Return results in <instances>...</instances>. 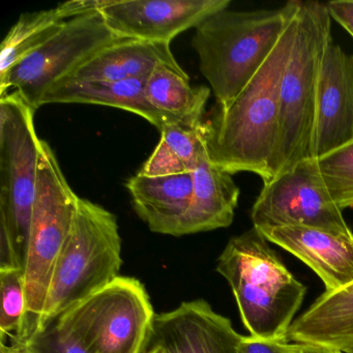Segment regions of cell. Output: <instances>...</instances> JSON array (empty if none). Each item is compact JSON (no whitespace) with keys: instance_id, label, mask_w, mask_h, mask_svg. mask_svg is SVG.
I'll return each instance as SVG.
<instances>
[{"instance_id":"obj_19","label":"cell","mask_w":353,"mask_h":353,"mask_svg":"<svg viewBox=\"0 0 353 353\" xmlns=\"http://www.w3.org/2000/svg\"><path fill=\"white\" fill-rule=\"evenodd\" d=\"M144 84L145 80H61L47 90L41 101V107L48 104H92L112 107L143 117L161 132L169 125L168 121L148 102Z\"/></svg>"},{"instance_id":"obj_31","label":"cell","mask_w":353,"mask_h":353,"mask_svg":"<svg viewBox=\"0 0 353 353\" xmlns=\"http://www.w3.org/2000/svg\"><path fill=\"white\" fill-rule=\"evenodd\" d=\"M345 353H353V350L348 351V352H345Z\"/></svg>"},{"instance_id":"obj_18","label":"cell","mask_w":353,"mask_h":353,"mask_svg":"<svg viewBox=\"0 0 353 353\" xmlns=\"http://www.w3.org/2000/svg\"><path fill=\"white\" fill-rule=\"evenodd\" d=\"M287 341L353 350V282L318 297L293 321Z\"/></svg>"},{"instance_id":"obj_12","label":"cell","mask_w":353,"mask_h":353,"mask_svg":"<svg viewBox=\"0 0 353 353\" xmlns=\"http://www.w3.org/2000/svg\"><path fill=\"white\" fill-rule=\"evenodd\" d=\"M243 336L228 318L214 312L208 301L197 299L156 314L145 351L160 348L164 353H239Z\"/></svg>"},{"instance_id":"obj_24","label":"cell","mask_w":353,"mask_h":353,"mask_svg":"<svg viewBox=\"0 0 353 353\" xmlns=\"http://www.w3.org/2000/svg\"><path fill=\"white\" fill-rule=\"evenodd\" d=\"M322 181L341 210L353 208V139L317 159Z\"/></svg>"},{"instance_id":"obj_17","label":"cell","mask_w":353,"mask_h":353,"mask_svg":"<svg viewBox=\"0 0 353 353\" xmlns=\"http://www.w3.org/2000/svg\"><path fill=\"white\" fill-rule=\"evenodd\" d=\"M193 179V197L181 220L179 236L230 226L239 198L232 174L214 165L205 154Z\"/></svg>"},{"instance_id":"obj_6","label":"cell","mask_w":353,"mask_h":353,"mask_svg":"<svg viewBox=\"0 0 353 353\" xmlns=\"http://www.w3.org/2000/svg\"><path fill=\"white\" fill-rule=\"evenodd\" d=\"M121 239L115 214L79 198L53 270L40 328L119 276Z\"/></svg>"},{"instance_id":"obj_30","label":"cell","mask_w":353,"mask_h":353,"mask_svg":"<svg viewBox=\"0 0 353 353\" xmlns=\"http://www.w3.org/2000/svg\"><path fill=\"white\" fill-rule=\"evenodd\" d=\"M144 353H164L163 352L162 349L160 348H152L150 349V350H146Z\"/></svg>"},{"instance_id":"obj_4","label":"cell","mask_w":353,"mask_h":353,"mask_svg":"<svg viewBox=\"0 0 353 353\" xmlns=\"http://www.w3.org/2000/svg\"><path fill=\"white\" fill-rule=\"evenodd\" d=\"M332 42L326 5L301 1L294 43L281 80L276 176L316 159V107L324 57Z\"/></svg>"},{"instance_id":"obj_27","label":"cell","mask_w":353,"mask_h":353,"mask_svg":"<svg viewBox=\"0 0 353 353\" xmlns=\"http://www.w3.org/2000/svg\"><path fill=\"white\" fill-rule=\"evenodd\" d=\"M332 19L336 20L353 38V0H332L326 3Z\"/></svg>"},{"instance_id":"obj_3","label":"cell","mask_w":353,"mask_h":353,"mask_svg":"<svg viewBox=\"0 0 353 353\" xmlns=\"http://www.w3.org/2000/svg\"><path fill=\"white\" fill-rule=\"evenodd\" d=\"M268 243L255 227L232 237L219 258L216 272L230 285L250 336L287 340L307 288Z\"/></svg>"},{"instance_id":"obj_11","label":"cell","mask_w":353,"mask_h":353,"mask_svg":"<svg viewBox=\"0 0 353 353\" xmlns=\"http://www.w3.org/2000/svg\"><path fill=\"white\" fill-rule=\"evenodd\" d=\"M230 5V0H104L100 12L119 38L170 44Z\"/></svg>"},{"instance_id":"obj_28","label":"cell","mask_w":353,"mask_h":353,"mask_svg":"<svg viewBox=\"0 0 353 353\" xmlns=\"http://www.w3.org/2000/svg\"><path fill=\"white\" fill-rule=\"evenodd\" d=\"M296 349L293 353H344L338 349L330 348L322 345L301 344V343H296Z\"/></svg>"},{"instance_id":"obj_10","label":"cell","mask_w":353,"mask_h":353,"mask_svg":"<svg viewBox=\"0 0 353 353\" xmlns=\"http://www.w3.org/2000/svg\"><path fill=\"white\" fill-rule=\"evenodd\" d=\"M253 227H305L350 234L342 210L330 197L317 159L301 161L263 183L251 212Z\"/></svg>"},{"instance_id":"obj_21","label":"cell","mask_w":353,"mask_h":353,"mask_svg":"<svg viewBox=\"0 0 353 353\" xmlns=\"http://www.w3.org/2000/svg\"><path fill=\"white\" fill-rule=\"evenodd\" d=\"M144 92L150 104L171 123L199 125L203 121L210 88L192 86L183 68L161 65L145 80Z\"/></svg>"},{"instance_id":"obj_25","label":"cell","mask_w":353,"mask_h":353,"mask_svg":"<svg viewBox=\"0 0 353 353\" xmlns=\"http://www.w3.org/2000/svg\"><path fill=\"white\" fill-rule=\"evenodd\" d=\"M11 345L26 353H88L57 318L46 322L24 342Z\"/></svg>"},{"instance_id":"obj_29","label":"cell","mask_w":353,"mask_h":353,"mask_svg":"<svg viewBox=\"0 0 353 353\" xmlns=\"http://www.w3.org/2000/svg\"><path fill=\"white\" fill-rule=\"evenodd\" d=\"M0 353H26L17 345H3L0 348Z\"/></svg>"},{"instance_id":"obj_23","label":"cell","mask_w":353,"mask_h":353,"mask_svg":"<svg viewBox=\"0 0 353 353\" xmlns=\"http://www.w3.org/2000/svg\"><path fill=\"white\" fill-rule=\"evenodd\" d=\"M0 290L1 344L6 342V339H11V344H16L21 340L28 312L24 270L20 268H1Z\"/></svg>"},{"instance_id":"obj_9","label":"cell","mask_w":353,"mask_h":353,"mask_svg":"<svg viewBox=\"0 0 353 353\" xmlns=\"http://www.w3.org/2000/svg\"><path fill=\"white\" fill-rule=\"evenodd\" d=\"M117 39L100 11L72 18L51 40L0 78V97L14 90L37 110L51 86Z\"/></svg>"},{"instance_id":"obj_13","label":"cell","mask_w":353,"mask_h":353,"mask_svg":"<svg viewBox=\"0 0 353 353\" xmlns=\"http://www.w3.org/2000/svg\"><path fill=\"white\" fill-rule=\"evenodd\" d=\"M353 139V55L334 42L324 57L316 107V159Z\"/></svg>"},{"instance_id":"obj_8","label":"cell","mask_w":353,"mask_h":353,"mask_svg":"<svg viewBox=\"0 0 353 353\" xmlns=\"http://www.w3.org/2000/svg\"><path fill=\"white\" fill-rule=\"evenodd\" d=\"M154 316L142 283L119 276L57 319L88 353H144Z\"/></svg>"},{"instance_id":"obj_22","label":"cell","mask_w":353,"mask_h":353,"mask_svg":"<svg viewBox=\"0 0 353 353\" xmlns=\"http://www.w3.org/2000/svg\"><path fill=\"white\" fill-rule=\"evenodd\" d=\"M203 121L199 125H166L161 131L160 142L139 172L150 176L193 173L208 154Z\"/></svg>"},{"instance_id":"obj_16","label":"cell","mask_w":353,"mask_h":353,"mask_svg":"<svg viewBox=\"0 0 353 353\" xmlns=\"http://www.w3.org/2000/svg\"><path fill=\"white\" fill-rule=\"evenodd\" d=\"M127 189L134 210L152 232L179 236L193 197V173L150 176L138 172L128 181Z\"/></svg>"},{"instance_id":"obj_20","label":"cell","mask_w":353,"mask_h":353,"mask_svg":"<svg viewBox=\"0 0 353 353\" xmlns=\"http://www.w3.org/2000/svg\"><path fill=\"white\" fill-rule=\"evenodd\" d=\"M103 0H73L52 9L22 14L0 47V78L53 38L68 20L100 11Z\"/></svg>"},{"instance_id":"obj_26","label":"cell","mask_w":353,"mask_h":353,"mask_svg":"<svg viewBox=\"0 0 353 353\" xmlns=\"http://www.w3.org/2000/svg\"><path fill=\"white\" fill-rule=\"evenodd\" d=\"M297 344L287 340H265L255 336H243L239 353H293Z\"/></svg>"},{"instance_id":"obj_14","label":"cell","mask_w":353,"mask_h":353,"mask_svg":"<svg viewBox=\"0 0 353 353\" xmlns=\"http://www.w3.org/2000/svg\"><path fill=\"white\" fill-rule=\"evenodd\" d=\"M270 243L278 245L307 264L334 291L353 282V232L339 234L305 227L258 229Z\"/></svg>"},{"instance_id":"obj_15","label":"cell","mask_w":353,"mask_h":353,"mask_svg":"<svg viewBox=\"0 0 353 353\" xmlns=\"http://www.w3.org/2000/svg\"><path fill=\"white\" fill-rule=\"evenodd\" d=\"M161 65L179 68L169 43L119 38L101 49L63 80H146Z\"/></svg>"},{"instance_id":"obj_7","label":"cell","mask_w":353,"mask_h":353,"mask_svg":"<svg viewBox=\"0 0 353 353\" xmlns=\"http://www.w3.org/2000/svg\"><path fill=\"white\" fill-rule=\"evenodd\" d=\"M79 198L68 183L52 148L42 140L24 268L28 312L18 343L40 328L53 270L71 231Z\"/></svg>"},{"instance_id":"obj_1","label":"cell","mask_w":353,"mask_h":353,"mask_svg":"<svg viewBox=\"0 0 353 353\" xmlns=\"http://www.w3.org/2000/svg\"><path fill=\"white\" fill-rule=\"evenodd\" d=\"M299 5L251 81L228 106L216 105L203 121L210 160L230 174L252 172L263 183L276 177L281 80L294 43Z\"/></svg>"},{"instance_id":"obj_2","label":"cell","mask_w":353,"mask_h":353,"mask_svg":"<svg viewBox=\"0 0 353 353\" xmlns=\"http://www.w3.org/2000/svg\"><path fill=\"white\" fill-rule=\"evenodd\" d=\"M299 5L291 0L279 9L223 10L195 28L192 47L218 106H228L259 71Z\"/></svg>"},{"instance_id":"obj_5","label":"cell","mask_w":353,"mask_h":353,"mask_svg":"<svg viewBox=\"0 0 353 353\" xmlns=\"http://www.w3.org/2000/svg\"><path fill=\"white\" fill-rule=\"evenodd\" d=\"M34 111L17 92L0 97V270L26 268L42 143Z\"/></svg>"}]
</instances>
